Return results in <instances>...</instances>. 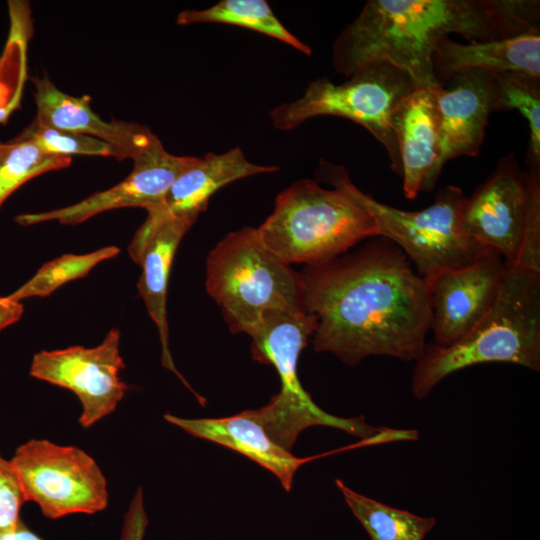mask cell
<instances>
[{
	"mask_svg": "<svg viewBox=\"0 0 540 540\" xmlns=\"http://www.w3.org/2000/svg\"><path fill=\"white\" fill-rule=\"evenodd\" d=\"M300 273L305 308L318 322L315 351L351 367L370 356L419 359L431 326L429 289L392 241L372 237Z\"/></svg>",
	"mask_w": 540,
	"mask_h": 540,
	"instance_id": "cell-1",
	"label": "cell"
},
{
	"mask_svg": "<svg viewBox=\"0 0 540 540\" xmlns=\"http://www.w3.org/2000/svg\"><path fill=\"white\" fill-rule=\"evenodd\" d=\"M538 0H369L332 44L336 72L349 78L388 63L418 87L436 89L432 55L449 34L469 42L505 39L539 27Z\"/></svg>",
	"mask_w": 540,
	"mask_h": 540,
	"instance_id": "cell-2",
	"label": "cell"
},
{
	"mask_svg": "<svg viewBox=\"0 0 540 540\" xmlns=\"http://www.w3.org/2000/svg\"><path fill=\"white\" fill-rule=\"evenodd\" d=\"M317 177L333 188L312 179L295 181L277 195L272 213L257 228L263 244L288 265L321 264L378 236L343 166L321 161Z\"/></svg>",
	"mask_w": 540,
	"mask_h": 540,
	"instance_id": "cell-3",
	"label": "cell"
},
{
	"mask_svg": "<svg viewBox=\"0 0 540 540\" xmlns=\"http://www.w3.org/2000/svg\"><path fill=\"white\" fill-rule=\"evenodd\" d=\"M491 362L540 371V273L506 264L499 293L484 318L451 345H425L412 374V394L425 399L452 373Z\"/></svg>",
	"mask_w": 540,
	"mask_h": 540,
	"instance_id": "cell-4",
	"label": "cell"
},
{
	"mask_svg": "<svg viewBox=\"0 0 540 540\" xmlns=\"http://www.w3.org/2000/svg\"><path fill=\"white\" fill-rule=\"evenodd\" d=\"M317 324L316 317L307 311L271 309L248 334L252 358L275 368L281 389L263 407L246 412L274 442L290 452L298 435L311 426L340 429L360 440L374 437L382 429L368 424L363 416L344 418L327 413L302 387L298 360Z\"/></svg>",
	"mask_w": 540,
	"mask_h": 540,
	"instance_id": "cell-5",
	"label": "cell"
},
{
	"mask_svg": "<svg viewBox=\"0 0 540 540\" xmlns=\"http://www.w3.org/2000/svg\"><path fill=\"white\" fill-rule=\"evenodd\" d=\"M205 287L232 333L249 334L267 310L307 311L301 273L263 244L257 228L230 232L214 247Z\"/></svg>",
	"mask_w": 540,
	"mask_h": 540,
	"instance_id": "cell-6",
	"label": "cell"
},
{
	"mask_svg": "<svg viewBox=\"0 0 540 540\" xmlns=\"http://www.w3.org/2000/svg\"><path fill=\"white\" fill-rule=\"evenodd\" d=\"M418 86L405 71L388 63H372L343 83L324 76L310 82L303 94L269 112L272 125L295 129L318 116H337L363 126L385 148L391 168L401 176V158L391 118L398 104Z\"/></svg>",
	"mask_w": 540,
	"mask_h": 540,
	"instance_id": "cell-7",
	"label": "cell"
},
{
	"mask_svg": "<svg viewBox=\"0 0 540 540\" xmlns=\"http://www.w3.org/2000/svg\"><path fill=\"white\" fill-rule=\"evenodd\" d=\"M357 194L372 215L378 236L396 244L414 263L426 284L444 271L476 263L493 251L463 229L466 197L458 186L448 185L438 190L434 202L419 211L381 203L359 188Z\"/></svg>",
	"mask_w": 540,
	"mask_h": 540,
	"instance_id": "cell-8",
	"label": "cell"
},
{
	"mask_svg": "<svg viewBox=\"0 0 540 540\" xmlns=\"http://www.w3.org/2000/svg\"><path fill=\"white\" fill-rule=\"evenodd\" d=\"M26 502L37 504L52 520L103 511L109 500L107 480L88 453L47 439H30L10 459Z\"/></svg>",
	"mask_w": 540,
	"mask_h": 540,
	"instance_id": "cell-9",
	"label": "cell"
},
{
	"mask_svg": "<svg viewBox=\"0 0 540 540\" xmlns=\"http://www.w3.org/2000/svg\"><path fill=\"white\" fill-rule=\"evenodd\" d=\"M124 368L120 333L112 328L93 348L72 346L36 353L29 374L73 392L82 407L78 422L89 428L113 413L125 396L128 386L119 376Z\"/></svg>",
	"mask_w": 540,
	"mask_h": 540,
	"instance_id": "cell-10",
	"label": "cell"
},
{
	"mask_svg": "<svg viewBox=\"0 0 540 540\" xmlns=\"http://www.w3.org/2000/svg\"><path fill=\"white\" fill-rule=\"evenodd\" d=\"M529 175L514 152L502 157L493 173L467 198L462 211L465 232L495 250L507 265L518 258L529 203Z\"/></svg>",
	"mask_w": 540,
	"mask_h": 540,
	"instance_id": "cell-11",
	"label": "cell"
},
{
	"mask_svg": "<svg viewBox=\"0 0 540 540\" xmlns=\"http://www.w3.org/2000/svg\"><path fill=\"white\" fill-rule=\"evenodd\" d=\"M197 157L170 154L156 136L149 146L133 159L130 174L115 186L86 197L78 203L38 213L21 214L15 221L32 225L47 221L76 225L113 209L142 207L147 212L158 207L176 178Z\"/></svg>",
	"mask_w": 540,
	"mask_h": 540,
	"instance_id": "cell-12",
	"label": "cell"
},
{
	"mask_svg": "<svg viewBox=\"0 0 540 540\" xmlns=\"http://www.w3.org/2000/svg\"><path fill=\"white\" fill-rule=\"evenodd\" d=\"M505 271L504 259L493 250L476 263L440 273L427 284L434 344L457 342L484 318L499 293Z\"/></svg>",
	"mask_w": 540,
	"mask_h": 540,
	"instance_id": "cell-13",
	"label": "cell"
},
{
	"mask_svg": "<svg viewBox=\"0 0 540 540\" xmlns=\"http://www.w3.org/2000/svg\"><path fill=\"white\" fill-rule=\"evenodd\" d=\"M439 120L438 179L444 164L459 156L476 157L489 116L496 108L494 75L483 70L456 73L434 89Z\"/></svg>",
	"mask_w": 540,
	"mask_h": 540,
	"instance_id": "cell-14",
	"label": "cell"
},
{
	"mask_svg": "<svg viewBox=\"0 0 540 540\" xmlns=\"http://www.w3.org/2000/svg\"><path fill=\"white\" fill-rule=\"evenodd\" d=\"M195 222V219L188 217H169L147 231L137 230L128 247V253L142 268L137 287L158 329L162 346V364L172 371L204 405L206 399L190 386L174 365L168 345L166 312L167 286L173 258L180 241Z\"/></svg>",
	"mask_w": 540,
	"mask_h": 540,
	"instance_id": "cell-15",
	"label": "cell"
},
{
	"mask_svg": "<svg viewBox=\"0 0 540 540\" xmlns=\"http://www.w3.org/2000/svg\"><path fill=\"white\" fill-rule=\"evenodd\" d=\"M31 82L37 123L95 137L112 147L117 160H133L156 137L147 126L138 123L103 120L92 110L90 96L76 97L61 91L47 74L32 77Z\"/></svg>",
	"mask_w": 540,
	"mask_h": 540,
	"instance_id": "cell-16",
	"label": "cell"
},
{
	"mask_svg": "<svg viewBox=\"0 0 540 540\" xmlns=\"http://www.w3.org/2000/svg\"><path fill=\"white\" fill-rule=\"evenodd\" d=\"M275 165H259L249 161L240 147L225 153H207L197 157L171 185L161 204L147 212L139 230L146 231L169 217H188L197 220L207 209L210 197L223 186L258 174L274 173Z\"/></svg>",
	"mask_w": 540,
	"mask_h": 540,
	"instance_id": "cell-17",
	"label": "cell"
},
{
	"mask_svg": "<svg viewBox=\"0 0 540 540\" xmlns=\"http://www.w3.org/2000/svg\"><path fill=\"white\" fill-rule=\"evenodd\" d=\"M401 158L403 192L415 199L437 178L439 120L434 89L417 87L398 104L391 118Z\"/></svg>",
	"mask_w": 540,
	"mask_h": 540,
	"instance_id": "cell-18",
	"label": "cell"
},
{
	"mask_svg": "<svg viewBox=\"0 0 540 540\" xmlns=\"http://www.w3.org/2000/svg\"><path fill=\"white\" fill-rule=\"evenodd\" d=\"M164 419L193 437L232 449L272 472L290 491L297 470L324 454L300 458L274 442L246 410L221 418H183L167 413Z\"/></svg>",
	"mask_w": 540,
	"mask_h": 540,
	"instance_id": "cell-19",
	"label": "cell"
},
{
	"mask_svg": "<svg viewBox=\"0 0 540 540\" xmlns=\"http://www.w3.org/2000/svg\"><path fill=\"white\" fill-rule=\"evenodd\" d=\"M432 64L440 85L456 73L474 69L540 77V26L505 39L467 44L446 37L435 47Z\"/></svg>",
	"mask_w": 540,
	"mask_h": 540,
	"instance_id": "cell-20",
	"label": "cell"
},
{
	"mask_svg": "<svg viewBox=\"0 0 540 540\" xmlns=\"http://www.w3.org/2000/svg\"><path fill=\"white\" fill-rule=\"evenodd\" d=\"M178 25L219 23L256 31L279 40L310 56L312 49L292 34L264 0H221L202 10H184L176 18Z\"/></svg>",
	"mask_w": 540,
	"mask_h": 540,
	"instance_id": "cell-21",
	"label": "cell"
},
{
	"mask_svg": "<svg viewBox=\"0 0 540 540\" xmlns=\"http://www.w3.org/2000/svg\"><path fill=\"white\" fill-rule=\"evenodd\" d=\"M9 34L0 56V124L5 125L14 111L21 107L28 78L27 50L33 34L29 2L8 1Z\"/></svg>",
	"mask_w": 540,
	"mask_h": 540,
	"instance_id": "cell-22",
	"label": "cell"
},
{
	"mask_svg": "<svg viewBox=\"0 0 540 540\" xmlns=\"http://www.w3.org/2000/svg\"><path fill=\"white\" fill-rule=\"evenodd\" d=\"M347 506L372 540H423L436 524L434 517H422L388 506L335 480Z\"/></svg>",
	"mask_w": 540,
	"mask_h": 540,
	"instance_id": "cell-23",
	"label": "cell"
},
{
	"mask_svg": "<svg viewBox=\"0 0 540 540\" xmlns=\"http://www.w3.org/2000/svg\"><path fill=\"white\" fill-rule=\"evenodd\" d=\"M72 158L44 151L21 135L0 142V207L27 181L49 171L69 167Z\"/></svg>",
	"mask_w": 540,
	"mask_h": 540,
	"instance_id": "cell-24",
	"label": "cell"
},
{
	"mask_svg": "<svg viewBox=\"0 0 540 540\" xmlns=\"http://www.w3.org/2000/svg\"><path fill=\"white\" fill-rule=\"evenodd\" d=\"M496 86L495 111L517 109L529 125L526 155L528 169L540 170V77L522 73L493 74Z\"/></svg>",
	"mask_w": 540,
	"mask_h": 540,
	"instance_id": "cell-25",
	"label": "cell"
},
{
	"mask_svg": "<svg viewBox=\"0 0 540 540\" xmlns=\"http://www.w3.org/2000/svg\"><path fill=\"white\" fill-rule=\"evenodd\" d=\"M116 246L100 248L86 254H64L46 262L25 284L7 297L20 302L29 297H45L65 283L83 278L98 263L118 255Z\"/></svg>",
	"mask_w": 540,
	"mask_h": 540,
	"instance_id": "cell-26",
	"label": "cell"
},
{
	"mask_svg": "<svg viewBox=\"0 0 540 540\" xmlns=\"http://www.w3.org/2000/svg\"><path fill=\"white\" fill-rule=\"evenodd\" d=\"M21 136L37 143L44 151L62 156L114 157L107 143L84 134L45 126L34 121Z\"/></svg>",
	"mask_w": 540,
	"mask_h": 540,
	"instance_id": "cell-27",
	"label": "cell"
},
{
	"mask_svg": "<svg viewBox=\"0 0 540 540\" xmlns=\"http://www.w3.org/2000/svg\"><path fill=\"white\" fill-rule=\"evenodd\" d=\"M529 203L515 266L540 273V170L528 169Z\"/></svg>",
	"mask_w": 540,
	"mask_h": 540,
	"instance_id": "cell-28",
	"label": "cell"
},
{
	"mask_svg": "<svg viewBox=\"0 0 540 540\" xmlns=\"http://www.w3.org/2000/svg\"><path fill=\"white\" fill-rule=\"evenodd\" d=\"M25 502V495L11 460L0 454V537L22 521L20 512Z\"/></svg>",
	"mask_w": 540,
	"mask_h": 540,
	"instance_id": "cell-29",
	"label": "cell"
},
{
	"mask_svg": "<svg viewBox=\"0 0 540 540\" xmlns=\"http://www.w3.org/2000/svg\"><path fill=\"white\" fill-rule=\"evenodd\" d=\"M147 523L142 495L136 494L125 517L121 540H143Z\"/></svg>",
	"mask_w": 540,
	"mask_h": 540,
	"instance_id": "cell-30",
	"label": "cell"
},
{
	"mask_svg": "<svg viewBox=\"0 0 540 540\" xmlns=\"http://www.w3.org/2000/svg\"><path fill=\"white\" fill-rule=\"evenodd\" d=\"M23 313V305L6 297H0V331L17 322Z\"/></svg>",
	"mask_w": 540,
	"mask_h": 540,
	"instance_id": "cell-31",
	"label": "cell"
},
{
	"mask_svg": "<svg viewBox=\"0 0 540 540\" xmlns=\"http://www.w3.org/2000/svg\"><path fill=\"white\" fill-rule=\"evenodd\" d=\"M0 540H43L37 534L32 532L21 521L14 529L8 531L0 537Z\"/></svg>",
	"mask_w": 540,
	"mask_h": 540,
	"instance_id": "cell-32",
	"label": "cell"
}]
</instances>
